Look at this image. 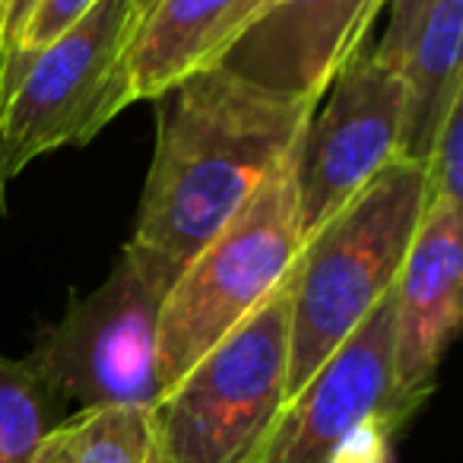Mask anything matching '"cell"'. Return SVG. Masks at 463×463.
Returning <instances> with one entry per match:
<instances>
[{
  "label": "cell",
  "mask_w": 463,
  "mask_h": 463,
  "mask_svg": "<svg viewBox=\"0 0 463 463\" xmlns=\"http://www.w3.org/2000/svg\"><path fill=\"white\" fill-rule=\"evenodd\" d=\"M425 206V165L400 156L305 239L289 277L286 403L393 289Z\"/></svg>",
  "instance_id": "cell-2"
},
{
  "label": "cell",
  "mask_w": 463,
  "mask_h": 463,
  "mask_svg": "<svg viewBox=\"0 0 463 463\" xmlns=\"http://www.w3.org/2000/svg\"><path fill=\"white\" fill-rule=\"evenodd\" d=\"M29 463H162L149 410L99 406L64 419Z\"/></svg>",
  "instance_id": "cell-13"
},
{
  "label": "cell",
  "mask_w": 463,
  "mask_h": 463,
  "mask_svg": "<svg viewBox=\"0 0 463 463\" xmlns=\"http://www.w3.org/2000/svg\"><path fill=\"white\" fill-rule=\"evenodd\" d=\"M387 4H391V10H387V29L372 54L381 64L393 67V71H403L406 54H410L412 42L419 35V26H422L425 14L431 10L435 0H387Z\"/></svg>",
  "instance_id": "cell-16"
},
{
  "label": "cell",
  "mask_w": 463,
  "mask_h": 463,
  "mask_svg": "<svg viewBox=\"0 0 463 463\" xmlns=\"http://www.w3.org/2000/svg\"><path fill=\"white\" fill-rule=\"evenodd\" d=\"M165 292L153 286L128 251L90 296H73L67 311L42 324L23 362L67 406H137L162 397L159 315Z\"/></svg>",
  "instance_id": "cell-6"
},
{
  "label": "cell",
  "mask_w": 463,
  "mask_h": 463,
  "mask_svg": "<svg viewBox=\"0 0 463 463\" xmlns=\"http://www.w3.org/2000/svg\"><path fill=\"white\" fill-rule=\"evenodd\" d=\"M387 0H258L219 67L317 105L340 67L365 48Z\"/></svg>",
  "instance_id": "cell-9"
},
{
  "label": "cell",
  "mask_w": 463,
  "mask_h": 463,
  "mask_svg": "<svg viewBox=\"0 0 463 463\" xmlns=\"http://www.w3.org/2000/svg\"><path fill=\"white\" fill-rule=\"evenodd\" d=\"M254 10L258 0H156L130 42L134 102H156L191 73L216 67Z\"/></svg>",
  "instance_id": "cell-11"
},
{
  "label": "cell",
  "mask_w": 463,
  "mask_h": 463,
  "mask_svg": "<svg viewBox=\"0 0 463 463\" xmlns=\"http://www.w3.org/2000/svg\"><path fill=\"white\" fill-rule=\"evenodd\" d=\"M416 412L393 381L387 292L283 406L258 463H393V448Z\"/></svg>",
  "instance_id": "cell-7"
},
{
  "label": "cell",
  "mask_w": 463,
  "mask_h": 463,
  "mask_svg": "<svg viewBox=\"0 0 463 463\" xmlns=\"http://www.w3.org/2000/svg\"><path fill=\"white\" fill-rule=\"evenodd\" d=\"M134 4H137V10H140V16H143V14H146L149 7H153L156 0H134Z\"/></svg>",
  "instance_id": "cell-19"
},
{
  "label": "cell",
  "mask_w": 463,
  "mask_h": 463,
  "mask_svg": "<svg viewBox=\"0 0 463 463\" xmlns=\"http://www.w3.org/2000/svg\"><path fill=\"white\" fill-rule=\"evenodd\" d=\"M286 374L289 283L149 406L162 463H258L286 406Z\"/></svg>",
  "instance_id": "cell-5"
},
{
  "label": "cell",
  "mask_w": 463,
  "mask_h": 463,
  "mask_svg": "<svg viewBox=\"0 0 463 463\" xmlns=\"http://www.w3.org/2000/svg\"><path fill=\"white\" fill-rule=\"evenodd\" d=\"M39 4L42 0H0V96H4V77L20 54L23 35Z\"/></svg>",
  "instance_id": "cell-18"
},
{
  "label": "cell",
  "mask_w": 463,
  "mask_h": 463,
  "mask_svg": "<svg viewBox=\"0 0 463 463\" xmlns=\"http://www.w3.org/2000/svg\"><path fill=\"white\" fill-rule=\"evenodd\" d=\"M327 105L311 115L298 143V216L308 239L393 159L403 134V73L372 52H355L334 83Z\"/></svg>",
  "instance_id": "cell-8"
},
{
  "label": "cell",
  "mask_w": 463,
  "mask_h": 463,
  "mask_svg": "<svg viewBox=\"0 0 463 463\" xmlns=\"http://www.w3.org/2000/svg\"><path fill=\"white\" fill-rule=\"evenodd\" d=\"M429 200L463 203V92L450 102L425 159Z\"/></svg>",
  "instance_id": "cell-15"
},
{
  "label": "cell",
  "mask_w": 463,
  "mask_h": 463,
  "mask_svg": "<svg viewBox=\"0 0 463 463\" xmlns=\"http://www.w3.org/2000/svg\"><path fill=\"white\" fill-rule=\"evenodd\" d=\"M71 416L23 359L0 353V463H29L48 431Z\"/></svg>",
  "instance_id": "cell-14"
},
{
  "label": "cell",
  "mask_w": 463,
  "mask_h": 463,
  "mask_svg": "<svg viewBox=\"0 0 463 463\" xmlns=\"http://www.w3.org/2000/svg\"><path fill=\"white\" fill-rule=\"evenodd\" d=\"M317 105L225 67L191 73L156 99V153L124 245L168 296L200 248L298 149Z\"/></svg>",
  "instance_id": "cell-1"
},
{
  "label": "cell",
  "mask_w": 463,
  "mask_h": 463,
  "mask_svg": "<svg viewBox=\"0 0 463 463\" xmlns=\"http://www.w3.org/2000/svg\"><path fill=\"white\" fill-rule=\"evenodd\" d=\"M463 0H435L403 61L400 156L425 165L450 102L463 92Z\"/></svg>",
  "instance_id": "cell-12"
},
{
  "label": "cell",
  "mask_w": 463,
  "mask_h": 463,
  "mask_svg": "<svg viewBox=\"0 0 463 463\" xmlns=\"http://www.w3.org/2000/svg\"><path fill=\"white\" fill-rule=\"evenodd\" d=\"M296 165L298 149L172 283L159 315L162 393L289 283L305 248Z\"/></svg>",
  "instance_id": "cell-4"
},
{
  "label": "cell",
  "mask_w": 463,
  "mask_h": 463,
  "mask_svg": "<svg viewBox=\"0 0 463 463\" xmlns=\"http://www.w3.org/2000/svg\"><path fill=\"white\" fill-rule=\"evenodd\" d=\"M393 298V381L403 400L422 410L435 393L438 368L463 317V210L429 200Z\"/></svg>",
  "instance_id": "cell-10"
},
{
  "label": "cell",
  "mask_w": 463,
  "mask_h": 463,
  "mask_svg": "<svg viewBox=\"0 0 463 463\" xmlns=\"http://www.w3.org/2000/svg\"><path fill=\"white\" fill-rule=\"evenodd\" d=\"M92 4H96V0H42L39 10H35L26 26L20 52H29V48H39V45H45V42L58 39V35L64 33V29H71Z\"/></svg>",
  "instance_id": "cell-17"
},
{
  "label": "cell",
  "mask_w": 463,
  "mask_h": 463,
  "mask_svg": "<svg viewBox=\"0 0 463 463\" xmlns=\"http://www.w3.org/2000/svg\"><path fill=\"white\" fill-rule=\"evenodd\" d=\"M137 26L134 0H96L58 39L16 54L0 96V206L39 156L86 146L134 105Z\"/></svg>",
  "instance_id": "cell-3"
}]
</instances>
